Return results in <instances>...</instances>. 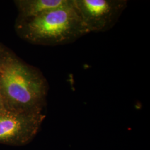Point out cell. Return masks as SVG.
Here are the masks:
<instances>
[{"instance_id": "cell-1", "label": "cell", "mask_w": 150, "mask_h": 150, "mask_svg": "<svg viewBox=\"0 0 150 150\" xmlns=\"http://www.w3.org/2000/svg\"><path fill=\"white\" fill-rule=\"evenodd\" d=\"M48 88L40 70L0 44V95L5 110L42 112Z\"/></svg>"}, {"instance_id": "cell-2", "label": "cell", "mask_w": 150, "mask_h": 150, "mask_svg": "<svg viewBox=\"0 0 150 150\" xmlns=\"http://www.w3.org/2000/svg\"><path fill=\"white\" fill-rule=\"evenodd\" d=\"M15 27L17 34L24 40L46 46L73 43L87 34L74 0L38 16L18 17Z\"/></svg>"}, {"instance_id": "cell-3", "label": "cell", "mask_w": 150, "mask_h": 150, "mask_svg": "<svg viewBox=\"0 0 150 150\" xmlns=\"http://www.w3.org/2000/svg\"><path fill=\"white\" fill-rule=\"evenodd\" d=\"M126 0H74L88 33L106 32L116 24L126 8Z\"/></svg>"}, {"instance_id": "cell-4", "label": "cell", "mask_w": 150, "mask_h": 150, "mask_svg": "<svg viewBox=\"0 0 150 150\" xmlns=\"http://www.w3.org/2000/svg\"><path fill=\"white\" fill-rule=\"evenodd\" d=\"M45 118L42 112L0 110V142L22 145L36 134Z\"/></svg>"}, {"instance_id": "cell-5", "label": "cell", "mask_w": 150, "mask_h": 150, "mask_svg": "<svg viewBox=\"0 0 150 150\" xmlns=\"http://www.w3.org/2000/svg\"><path fill=\"white\" fill-rule=\"evenodd\" d=\"M71 0H16L18 18H27L42 15L70 4Z\"/></svg>"}, {"instance_id": "cell-6", "label": "cell", "mask_w": 150, "mask_h": 150, "mask_svg": "<svg viewBox=\"0 0 150 150\" xmlns=\"http://www.w3.org/2000/svg\"><path fill=\"white\" fill-rule=\"evenodd\" d=\"M5 109L4 107V105H3V103L2 101V99H1V97L0 95V110H4Z\"/></svg>"}]
</instances>
